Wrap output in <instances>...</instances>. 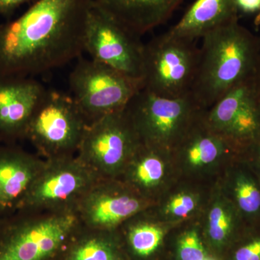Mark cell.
I'll use <instances>...</instances> for the list:
<instances>
[{
  "mask_svg": "<svg viewBox=\"0 0 260 260\" xmlns=\"http://www.w3.org/2000/svg\"><path fill=\"white\" fill-rule=\"evenodd\" d=\"M92 0H38L0 25V75L28 77L80 58Z\"/></svg>",
  "mask_w": 260,
  "mask_h": 260,
  "instance_id": "6da1fadb",
  "label": "cell"
},
{
  "mask_svg": "<svg viewBox=\"0 0 260 260\" xmlns=\"http://www.w3.org/2000/svg\"><path fill=\"white\" fill-rule=\"evenodd\" d=\"M202 39L191 92L208 109L238 84L255 76L259 42L258 36L239 20L214 29Z\"/></svg>",
  "mask_w": 260,
  "mask_h": 260,
  "instance_id": "7a4b0ae2",
  "label": "cell"
},
{
  "mask_svg": "<svg viewBox=\"0 0 260 260\" xmlns=\"http://www.w3.org/2000/svg\"><path fill=\"white\" fill-rule=\"evenodd\" d=\"M76 210H20L0 219V260H51L81 225Z\"/></svg>",
  "mask_w": 260,
  "mask_h": 260,
  "instance_id": "3957f363",
  "label": "cell"
},
{
  "mask_svg": "<svg viewBox=\"0 0 260 260\" xmlns=\"http://www.w3.org/2000/svg\"><path fill=\"white\" fill-rule=\"evenodd\" d=\"M126 109L142 143L169 151L205 110L191 92L168 98L144 89L135 94Z\"/></svg>",
  "mask_w": 260,
  "mask_h": 260,
  "instance_id": "277c9868",
  "label": "cell"
},
{
  "mask_svg": "<svg viewBox=\"0 0 260 260\" xmlns=\"http://www.w3.org/2000/svg\"><path fill=\"white\" fill-rule=\"evenodd\" d=\"M89 124L73 97L47 90L29 121L24 139L45 160L76 155Z\"/></svg>",
  "mask_w": 260,
  "mask_h": 260,
  "instance_id": "5b68a950",
  "label": "cell"
},
{
  "mask_svg": "<svg viewBox=\"0 0 260 260\" xmlns=\"http://www.w3.org/2000/svg\"><path fill=\"white\" fill-rule=\"evenodd\" d=\"M194 42L165 32L144 44L142 89L168 98L191 92L200 56Z\"/></svg>",
  "mask_w": 260,
  "mask_h": 260,
  "instance_id": "8992f818",
  "label": "cell"
},
{
  "mask_svg": "<svg viewBox=\"0 0 260 260\" xmlns=\"http://www.w3.org/2000/svg\"><path fill=\"white\" fill-rule=\"evenodd\" d=\"M140 143L125 108L90 123L76 155L101 179H119Z\"/></svg>",
  "mask_w": 260,
  "mask_h": 260,
  "instance_id": "52a82bcc",
  "label": "cell"
},
{
  "mask_svg": "<svg viewBox=\"0 0 260 260\" xmlns=\"http://www.w3.org/2000/svg\"><path fill=\"white\" fill-rule=\"evenodd\" d=\"M80 57L70 73L69 83L72 97L89 124L125 109L142 89L140 82L110 67Z\"/></svg>",
  "mask_w": 260,
  "mask_h": 260,
  "instance_id": "ba28073f",
  "label": "cell"
},
{
  "mask_svg": "<svg viewBox=\"0 0 260 260\" xmlns=\"http://www.w3.org/2000/svg\"><path fill=\"white\" fill-rule=\"evenodd\" d=\"M100 179L76 155L46 159L20 210L75 209Z\"/></svg>",
  "mask_w": 260,
  "mask_h": 260,
  "instance_id": "9c48e42d",
  "label": "cell"
},
{
  "mask_svg": "<svg viewBox=\"0 0 260 260\" xmlns=\"http://www.w3.org/2000/svg\"><path fill=\"white\" fill-rule=\"evenodd\" d=\"M84 51L142 85L144 44L92 3L85 28Z\"/></svg>",
  "mask_w": 260,
  "mask_h": 260,
  "instance_id": "30bf717a",
  "label": "cell"
},
{
  "mask_svg": "<svg viewBox=\"0 0 260 260\" xmlns=\"http://www.w3.org/2000/svg\"><path fill=\"white\" fill-rule=\"evenodd\" d=\"M203 119L213 131L244 153L260 139V88L256 77L224 94L205 109Z\"/></svg>",
  "mask_w": 260,
  "mask_h": 260,
  "instance_id": "8fae6325",
  "label": "cell"
},
{
  "mask_svg": "<svg viewBox=\"0 0 260 260\" xmlns=\"http://www.w3.org/2000/svg\"><path fill=\"white\" fill-rule=\"evenodd\" d=\"M120 179H100L76 205L83 226L99 230H117L129 219L151 205Z\"/></svg>",
  "mask_w": 260,
  "mask_h": 260,
  "instance_id": "7c38bea8",
  "label": "cell"
},
{
  "mask_svg": "<svg viewBox=\"0 0 260 260\" xmlns=\"http://www.w3.org/2000/svg\"><path fill=\"white\" fill-rule=\"evenodd\" d=\"M203 113L172 151L173 157L189 172H207L220 161H234L243 154L205 123Z\"/></svg>",
  "mask_w": 260,
  "mask_h": 260,
  "instance_id": "4fadbf2b",
  "label": "cell"
},
{
  "mask_svg": "<svg viewBox=\"0 0 260 260\" xmlns=\"http://www.w3.org/2000/svg\"><path fill=\"white\" fill-rule=\"evenodd\" d=\"M46 90L31 78L0 75V138L24 139Z\"/></svg>",
  "mask_w": 260,
  "mask_h": 260,
  "instance_id": "5bb4252c",
  "label": "cell"
},
{
  "mask_svg": "<svg viewBox=\"0 0 260 260\" xmlns=\"http://www.w3.org/2000/svg\"><path fill=\"white\" fill-rule=\"evenodd\" d=\"M45 159L15 145H0V219L21 208Z\"/></svg>",
  "mask_w": 260,
  "mask_h": 260,
  "instance_id": "9a60e30c",
  "label": "cell"
},
{
  "mask_svg": "<svg viewBox=\"0 0 260 260\" xmlns=\"http://www.w3.org/2000/svg\"><path fill=\"white\" fill-rule=\"evenodd\" d=\"M183 0H92L99 9L138 37L160 26Z\"/></svg>",
  "mask_w": 260,
  "mask_h": 260,
  "instance_id": "2e32d148",
  "label": "cell"
},
{
  "mask_svg": "<svg viewBox=\"0 0 260 260\" xmlns=\"http://www.w3.org/2000/svg\"><path fill=\"white\" fill-rule=\"evenodd\" d=\"M172 151L140 143L119 178L143 198L151 200L168 180Z\"/></svg>",
  "mask_w": 260,
  "mask_h": 260,
  "instance_id": "e0dca14e",
  "label": "cell"
},
{
  "mask_svg": "<svg viewBox=\"0 0 260 260\" xmlns=\"http://www.w3.org/2000/svg\"><path fill=\"white\" fill-rule=\"evenodd\" d=\"M235 0H196L167 34L195 41L208 32L239 20Z\"/></svg>",
  "mask_w": 260,
  "mask_h": 260,
  "instance_id": "ac0fdd59",
  "label": "cell"
},
{
  "mask_svg": "<svg viewBox=\"0 0 260 260\" xmlns=\"http://www.w3.org/2000/svg\"><path fill=\"white\" fill-rule=\"evenodd\" d=\"M224 191L246 226H260V180L242 155L231 162Z\"/></svg>",
  "mask_w": 260,
  "mask_h": 260,
  "instance_id": "d6986e66",
  "label": "cell"
},
{
  "mask_svg": "<svg viewBox=\"0 0 260 260\" xmlns=\"http://www.w3.org/2000/svg\"><path fill=\"white\" fill-rule=\"evenodd\" d=\"M116 230H99L80 225L67 244L65 260H123L116 242Z\"/></svg>",
  "mask_w": 260,
  "mask_h": 260,
  "instance_id": "ffe728a7",
  "label": "cell"
},
{
  "mask_svg": "<svg viewBox=\"0 0 260 260\" xmlns=\"http://www.w3.org/2000/svg\"><path fill=\"white\" fill-rule=\"evenodd\" d=\"M246 225L225 191L212 201L206 218V233L214 246L225 245Z\"/></svg>",
  "mask_w": 260,
  "mask_h": 260,
  "instance_id": "44dd1931",
  "label": "cell"
},
{
  "mask_svg": "<svg viewBox=\"0 0 260 260\" xmlns=\"http://www.w3.org/2000/svg\"><path fill=\"white\" fill-rule=\"evenodd\" d=\"M143 212L123 224L126 226L129 247L135 255L142 258L152 255L161 244L164 237L161 226L143 217Z\"/></svg>",
  "mask_w": 260,
  "mask_h": 260,
  "instance_id": "7402d4cb",
  "label": "cell"
},
{
  "mask_svg": "<svg viewBox=\"0 0 260 260\" xmlns=\"http://www.w3.org/2000/svg\"><path fill=\"white\" fill-rule=\"evenodd\" d=\"M198 197L189 191L176 193L164 205L162 213L168 220H179L191 216L198 209Z\"/></svg>",
  "mask_w": 260,
  "mask_h": 260,
  "instance_id": "603a6c76",
  "label": "cell"
},
{
  "mask_svg": "<svg viewBox=\"0 0 260 260\" xmlns=\"http://www.w3.org/2000/svg\"><path fill=\"white\" fill-rule=\"evenodd\" d=\"M177 252L180 260H204L207 257L199 234L195 230L187 231L179 237Z\"/></svg>",
  "mask_w": 260,
  "mask_h": 260,
  "instance_id": "cb8c5ba5",
  "label": "cell"
},
{
  "mask_svg": "<svg viewBox=\"0 0 260 260\" xmlns=\"http://www.w3.org/2000/svg\"><path fill=\"white\" fill-rule=\"evenodd\" d=\"M234 260H260V234L239 246L234 251Z\"/></svg>",
  "mask_w": 260,
  "mask_h": 260,
  "instance_id": "d4e9b609",
  "label": "cell"
},
{
  "mask_svg": "<svg viewBox=\"0 0 260 260\" xmlns=\"http://www.w3.org/2000/svg\"><path fill=\"white\" fill-rule=\"evenodd\" d=\"M242 158L249 164L260 180V139L246 149L242 154Z\"/></svg>",
  "mask_w": 260,
  "mask_h": 260,
  "instance_id": "484cf974",
  "label": "cell"
},
{
  "mask_svg": "<svg viewBox=\"0 0 260 260\" xmlns=\"http://www.w3.org/2000/svg\"><path fill=\"white\" fill-rule=\"evenodd\" d=\"M239 11L247 14H257L260 12V0H235Z\"/></svg>",
  "mask_w": 260,
  "mask_h": 260,
  "instance_id": "4316f807",
  "label": "cell"
},
{
  "mask_svg": "<svg viewBox=\"0 0 260 260\" xmlns=\"http://www.w3.org/2000/svg\"><path fill=\"white\" fill-rule=\"evenodd\" d=\"M30 0H0V15H9Z\"/></svg>",
  "mask_w": 260,
  "mask_h": 260,
  "instance_id": "83f0119b",
  "label": "cell"
},
{
  "mask_svg": "<svg viewBox=\"0 0 260 260\" xmlns=\"http://www.w3.org/2000/svg\"><path fill=\"white\" fill-rule=\"evenodd\" d=\"M258 37H259V59H258L257 68H256V73L255 77H256V81H257L258 85H259V86L260 88V34H259V35H258Z\"/></svg>",
  "mask_w": 260,
  "mask_h": 260,
  "instance_id": "f1b7e54d",
  "label": "cell"
},
{
  "mask_svg": "<svg viewBox=\"0 0 260 260\" xmlns=\"http://www.w3.org/2000/svg\"><path fill=\"white\" fill-rule=\"evenodd\" d=\"M254 23L256 27L260 26V12L256 15L255 18H254Z\"/></svg>",
  "mask_w": 260,
  "mask_h": 260,
  "instance_id": "f546056e",
  "label": "cell"
},
{
  "mask_svg": "<svg viewBox=\"0 0 260 260\" xmlns=\"http://www.w3.org/2000/svg\"><path fill=\"white\" fill-rule=\"evenodd\" d=\"M204 260H215V259H213V258L208 257V256H207V257L205 258V259Z\"/></svg>",
  "mask_w": 260,
  "mask_h": 260,
  "instance_id": "4dcf8cb0",
  "label": "cell"
}]
</instances>
